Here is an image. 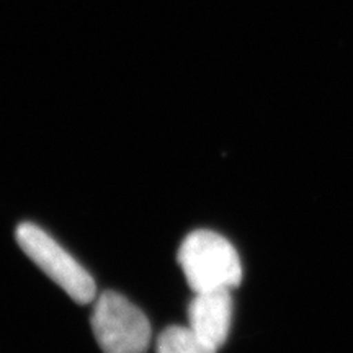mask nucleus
<instances>
[{
	"mask_svg": "<svg viewBox=\"0 0 353 353\" xmlns=\"http://www.w3.org/2000/svg\"><path fill=\"white\" fill-rule=\"evenodd\" d=\"M176 260L193 293L231 291L242 280V263L236 247L208 229L190 232L180 245Z\"/></svg>",
	"mask_w": 353,
	"mask_h": 353,
	"instance_id": "obj_1",
	"label": "nucleus"
},
{
	"mask_svg": "<svg viewBox=\"0 0 353 353\" xmlns=\"http://www.w3.org/2000/svg\"><path fill=\"white\" fill-rule=\"evenodd\" d=\"M90 322L103 353L148 352L152 337L148 316L117 291H105L95 299Z\"/></svg>",
	"mask_w": 353,
	"mask_h": 353,
	"instance_id": "obj_3",
	"label": "nucleus"
},
{
	"mask_svg": "<svg viewBox=\"0 0 353 353\" xmlns=\"http://www.w3.org/2000/svg\"><path fill=\"white\" fill-rule=\"evenodd\" d=\"M231 291L195 293L188 306V327L210 353H218L232 325Z\"/></svg>",
	"mask_w": 353,
	"mask_h": 353,
	"instance_id": "obj_4",
	"label": "nucleus"
},
{
	"mask_svg": "<svg viewBox=\"0 0 353 353\" xmlns=\"http://www.w3.org/2000/svg\"><path fill=\"white\" fill-rule=\"evenodd\" d=\"M17 242L26 257L74 301L79 304L95 301L94 278L46 231L37 224L21 223L17 228Z\"/></svg>",
	"mask_w": 353,
	"mask_h": 353,
	"instance_id": "obj_2",
	"label": "nucleus"
},
{
	"mask_svg": "<svg viewBox=\"0 0 353 353\" xmlns=\"http://www.w3.org/2000/svg\"><path fill=\"white\" fill-rule=\"evenodd\" d=\"M157 353H210L190 327L170 325L159 335Z\"/></svg>",
	"mask_w": 353,
	"mask_h": 353,
	"instance_id": "obj_5",
	"label": "nucleus"
}]
</instances>
